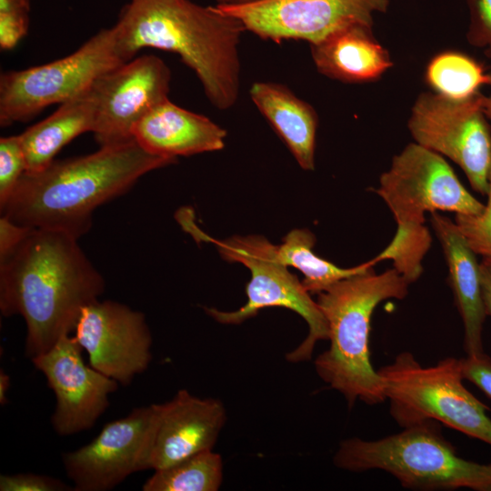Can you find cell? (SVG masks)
I'll use <instances>...</instances> for the list:
<instances>
[{
	"label": "cell",
	"mask_w": 491,
	"mask_h": 491,
	"mask_svg": "<svg viewBox=\"0 0 491 491\" xmlns=\"http://www.w3.org/2000/svg\"><path fill=\"white\" fill-rule=\"evenodd\" d=\"M77 240L59 230L29 228L0 258V311L24 318L30 359L75 331L84 307L105 291L103 276Z\"/></svg>",
	"instance_id": "obj_1"
},
{
	"label": "cell",
	"mask_w": 491,
	"mask_h": 491,
	"mask_svg": "<svg viewBox=\"0 0 491 491\" xmlns=\"http://www.w3.org/2000/svg\"><path fill=\"white\" fill-rule=\"evenodd\" d=\"M175 162L148 153L135 139L54 160L39 172L23 175L0 206L1 215L26 227L79 238L90 229L98 206L125 194L145 174Z\"/></svg>",
	"instance_id": "obj_2"
},
{
	"label": "cell",
	"mask_w": 491,
	"mask_h": 491,
	"mask_svg": "<svg viewBox=\"0 0 491 491\" xmlns=\"http://www.w3.org/2000/svg\"><path fill=\"white\" fill-rule=\"evenodd\" d=\"M114 28L125 61L143 48L175 53L195 73L214 106L227 109L236 102L238 44L246 31L238 19L189 0H130Z\"/></svg>",
	"instance_id": "obj_3"
},
{
	"label": "cell",
	"mask_w": 491,
	"mask_h": 491,
	"mask_svg": "<svg viewBox=\"0 0 491 491\" xmlns=\"http://www.w3.org/2000/svg\"><path fill=\"white\" fill-rule=\"evenodd\" d=\"M377 195L396 222L389 245L374 259L391 260L409 284L423 273V259L432 244L426 214L437 211L476 215L485 205L460 182L445 158L416 143L407 145L392 159L379 179Z\"/></svg>",
	"instance_id": "obj_4"
},
{
	"label": "cell",
	"mask_w": 491,
	"mask_h": 491,
	"mask_svg": "<svg viewBox=\"0 0 491 491\" xmlns=\"http://www.w3.org/2000/svg\"><path fill=\"white\" fill-rule=\"evenodd\" d=\"M410 284L394 267L342 279L317 294L328 326L327 350L315 360L318 376L342 394L351 407L386 400L383 381L370 360L371 317L383 301L403 299Z\"/></svg>",
	"instance_id": "obj_5"
},
{
	"label": "cell",
	"mask_w": 491,
	"mask_h": 491,
	"mask_svg": "<svg viewBox=\"0 0 491 491\" xmlns=\"http://www.w3.org/2000/svg\"><path fill=\"white\" fill-rule=\"evenodd\" d=\"M334 465L350 472L379 469L410 489L466 487L491 491V464H479L456 455L442 435L438 422L428 420L377 440H343Z\"/></svg>",
	"instance_id": "obj_6"
},
{
	"label": "cell",
	"mask_w": 491,
	"mask_h": 491,
	"mask_svg": "<svg viewBox=\"0 0 491 491\" xmlns=\"http://www.w3.org/2000/svg\"><path fill=\"white\" fill-rule=\"evenodd\" d=\"M377 373L401 427L434 420L491 446L488 407L464 386L460 359L446 357L426 367L402 352Z\"/></svg>",
	"instance_id": "obj_7"
},
{
	"label": "cell",
	"mask_w": 491,
	"mask_h": 491,
	"mask_svg": "<svg viewBox=\"0 0 491 491\" xmlns=\"http://www.w3.org/2000/svg\"><path fill=\"white\" fill-rule=\"evenodd\" d=\"M200 238L213 242L224 260L241 263L251 272L246 305L231 312L204 307L215 321L239 325L266 307L278 306L294 311L306 322L308 334L297 347L286 355L290 363L309 360L316 342L328 340V326L320 307L298 277L280 262L276 246L262 235H235L222 241L205 235Z\"/></svg>",
	"instance_id": "obj_8"
},
{
	"label": "cell",
	"mask_w": 491,
	"mask_h": 491,
	"mask_svg": "<svg viewBox=\"0 0 491 491\" xmlns=\"http://www.w3.org/2000/svg\"><path fill=\"white\" fill-rule=\"evenodd\" d=\"M114 26L102 29L61 59L0 76V125L25 122L54 104L89 89L103 75L126 63Z\"/></svg>",
	"instance_id": "obj_9"
},
{
	"label": "cell",
	"mask_w": 491,
	"mask_h": 491,
	"mask_svg": "<svg viewBox=\"0 0 491 491\" xmlns=\"http://www.w3.org/2000/svg\"><path fill=\"white\" fill-rule=\"evenodd\" d=\"M480 92L462 100L424 93L408 121L416 143L450 158L466 174L471 187L486 195L491 172V128Z\"/></svg>",
	"instance_id": "obj_10"
},
{
	"label": "cell",
	"mask_w": 491,
	"mask_h": 491,
	"mask_svg": "<svg viewBox=\"0 0 491 491\" xmlns=\"http://www.w3.org/2000/svg\"><path fill=\"white\" fill-rule=\"evenodd\" d=\"M388 5L389 0H256L215 6L263 39L313 45L353 25L372 27L374 14L385 13Z\"/></svg>",
	"instance_id": "obj_11"
},
{
	"label": "cell",
	"mask_w": 491,
	"mask_h": 491,
	"mask_svg": "<svg viewBox=\"0 0 491 491\" xmlns=\"http://www.w3.org/2000/svg\"><path fill=\"white\" fill-rule=\"evenodd\" d=\"M75 339L89 365L124 386L152 360V335L145 315L112 300H96L81 312Z\"/></svg>",
	"instance_id": "obj_12"
},
{
	"label": "cell",
	"mask_w": 491,
	"mask_h": 491,
	"mask_svg": "<svg viewBox=\"0 0 491 491\" xmlns=\"http://www.w3.org/2000/svg\"><path fill=\"white\" fill-rule=\"evenodd\" d=\"M171 72L155 55H146L114 68L92 85L96 103L93 134L100 146L134 139L135 125L168 98Z\"/></svg>",
	"instance_id": "obj_13"
},
{
	"label": "cell",
	"mask_w": 491,
	"mask_h": 491,
	"mask_svg": "<svg viewBox=\"0 0 491 491\" xmlns=\"http://www.w3.org/2000/svg\"><path fill=\"white\" fill-rule=\"evenodd\" d=\"M83 348L65 334L47 352L31 359L55 396L51 424L56 434L71 436L94 426L109 406L119 383L85 365Z\"/></svg>",
	"instance_id": "obj_14"
},
{
	"label": "cell",
	"mask_w": 491,
	"mask_h": 491,
	"mask_svg": "<svg viewBox=\"0 0 491 491\" xmlns=\"http://www.w3.org/2000/svg\"><path fill=\"white\" fill-rule=\"evenodd\" d=\"M154 415V404L134 408L106 423L88 444L62 454L67 477L76 491H106L142 471V456Z\"/></svg>",
	"instance_id": "obj_15"
},
{
	"label": "cell",
	"mask_w": 491,
	"mask_h": 491,
	"mask_svg": "<svg viewBox=\"0 0 491 491\" xmlns=\"http://www.w3.org/2000/svg\"><path fill=\"white\" fill-rule=\"evenodd\" d=\"M226 422L216 398H200L186 389L169 401L154 404V415L142 456V470H158L212 450Z\"/></svg>",
	"instance_id": "obj_16"
},
{
	"label": "cell",
	"mask_w": 491,
	"mask_h": 491,
	"mask_svg": "<svg viewBox=\"0 0 491 491\" xmlns=\"http://www.w3.org/2000/svg\"><path fill=\"white\" fill-rule=\"evenodd\" d=\"M226 132L205 115L184 109L168 98L135 126L134 139L148 153L174 158L221 150Z\"/></svg>",
	"instance_id": "obj_17"
},
{
	"label": "cell",
	"mask_w": 491,
	"mask_h": 491,
	"mask_svg": "<svg viewBox=\"0 0 491 491\" xmlns=\"http://www.w3.org/2000/svg\"><path fill=\"white\" fill-rule=\"evenodd\" d=\"M432 227L440 242L448 268L449 284L464 326V350L475 356L483 350L486 312L481 291L480 263L455 222L431 213Z\"/></svg>",
	"instance_id": "obj_18"
},
{
	"label": "cell",
	"mask_w": 491,
	"mask_h": 491,
	"mask_svg": "<svg viewBox=\"0 0 491 491\" xmlns=\"http://www.w3.org/2000/svg\"><path fill=\"white\" fill-rule=\"evenodd\" d=\"M311 53L320 73L345 82L376 79L392 65L387 51L373 37L372 27L360 25L311 45Z\"/></svg>",
	"instance_id": "obj_19"
},
{
	"label": "cell",
	"mask_w": 491,
	"mask_h": 491,
	"mask_svg": "<svg viewBox=\"0 0 491 491\" xmlns=\"http://www.w3.org/2000/svg\"><path fill=\"white\" fill-rule=\"evenodd\" d=\"M256 106L286 145L299 165L314 169L317 115L313 107L286 86L256 82L250 88Z\"/></svg>",
	"instance_id": "obj_20"
},
{
	"label": "cell",
	"mask_w": 491,
	"mask_h": 491,
	"mask_svg": "<svg viewBox=\"0 0 491 491\" xmlns=\"http://www.w3.org/2000/svg\"><path fill=\"white\" fill-rule=\"evenodd\" d=\"M95 117L96 103L91 86L20 134L25 173L43 170L65 145L83 133L93 132Z\"/></svg>",
	"instance_id": "obj_21"
},
{
	"label": "cell",
	"mask_w": 491,
	"mask_h": 491,
	"mask_svg": "<svg viewBox=\"0 0 491 491\" xmlns=\"http://www.w3.org/2000/svg\"><path fill=\"white\" fill-rule=\"evenodd\" d=\"M315 244L316 236L311 231L294 229L276 246L280 262L304 275L302 285L310 294H319L342 279L369 272L376 264L373 258L357 266L341 268L317 256L312 250Z\"/></svg>",
	"instance_id": "obj_22"
},
{
	"label": "cell",
	"mask_w": 491,
	"mask_h": 491,
	"mask_svg": "<svg viewBox=\"0 0 491 491\" xmlns=\"http://www.w3.org/2000/svg\"><path fill=\"white\" fill-rule=\"evenodd\" d=\"M221 456L205 450L170 466L155 470L142 486L143 491H217L223 482Z\"/></svg>",
	"instance_id": "obj_23"
},
{
	"label": "cell",
	"mask_w": 491,
	"mask_h": 491,
	"mask_svg": "<svg viewBox=\"0 0 491 491\" xmlns=\"http://www.w3.org/2000/svg\"><path fill=\"white\" fill-rule=\"evenodd\" d=\"M426 78L437 94L455 100L468 98L489 83V74L477 61L457 52L435 56L427 66Z\"/></svg>",
	"instance_id": "obj_24"
},
{
	"label": "cell",
	"mask_w": 491,
	"mask_h": 491,
	"mask_svg": "<svg viewBox=\"0 0 491 491\" xmlns=\"http://www.w3.org/2000/svg\"><path fill=\"white\" fill-rule=\"evenodd\" d=\"M487 203L476 215L456 214L455 223L469 247L484 257H491V172Z\"/></svg>",
	"instance_id": "obj_25"
},
{
	"label": "cell",
	"mask_w": 491,
	"mask_h": 491,
	"mask_svg": "<svg viewBox=\"0 0 491 491\" xmlns=\"http://www.w3.org/2000/svg\"><path fill=\"white\" fill-rule=\"evenodd\" d=\"M25 170V159L19 135L1 137L0 206L11 196Z\"/></svg>",
	"instance_id": "obj_26"
},
{
	"label": "cell",
	"mask_w": 491,
	"mask_h": 491,
	"mask_svg": "<svg viewBox=\"0 0 491 491\" xmlns=\"http://www.w3.org/2000/svg\"><path fill=\"white\" fill-rule=\"evenodd\" d=\"M30 0H0V48L11 50L27 34Z\"/></svg>",
	"instance_id": "obj_27"
},
{
	"label": "cell",
	"mask_w": 491,
	"mask_h": 491,
	"mask_svg": "<svg viewBox=\"0 0 491 491\" xmlns=\"http://www.w3.org/2000/svg\"><path fill=\"white\" fill-rule=\"evenodd\" d=\"M470 12L468 42L491 59V0H467Z\"/></svg>",
	"instance_id": "obj_28"
},
{
	"label": "cell",
	"mask_w": 491,
	"mask_h": 491,
	"mask_svg": "<svg viewBox=\"0 0 491 491\" xmlns=\"http://www.w3.org/2000/svg\"><path fill=\"white\" fill-rule=\"evenodd\" d=\"M60 479L34 473L0 476L1 491H65L71 490ZM74 490V489H73Z\"/></svg>",
	"instance_id": "obj_29"
},
{
	"label": "cell",
	"mask_w": 491,
	"mask_h": 491,
	"mask_svg": "<svg viewBox=\"0 0 491 491\" xmlns=\"http://www.w3.org/2000/svg\"><path fill=\"white\" fill-rule=\"evenodd\" d=\"M464 379L473 383L491 399V358L484 352L461 358Z\"/></svg>",
	"instance_id": "obj_30"
},
{
	"label": "cell",
	"mask_w": 491,
	"mask_h": 491,
	"mask_svg": "<svg viewBox=\"0 0 491 491\" xmlns=\"http://www.w3.org/2000/svg\"><path fill=\"white\" fill-rule=\"evenodd\" d=\"M6 216L0 217V258L6 256L25 235L28 229Z\"/></svg>",
	"instance_id": "obj_31"
},
{
	"label": "cell",
	"mask_w": 491,
	"mask_h": 491,
	"mask_svg": "<svg viewBox=\"0 0 491 491\" xmlns=\"http://www.w3.org/2000/svg\"><path fill=\"white\" fill-rule=\"evenodd\" d=\"M480 281L485 312L491 316V266L483 260L480 263Z\"/></svg>",
	"instance_id": "obj_32"
},
{
	"label": "cell",
	"mask_w": 491,
	"mask_h": 491,
	"mask_svg": "<svg viewBox=\"0 0 491 491\" xmlns=\"http://www.w3.org/2000/svg\"><path fill=\"white\" fill-rule=\"evenodd\" d=\"M11 385L10 376L4 371H0V403L5 405L7 403L6 393Z\"/></svg>",
	"instance_id": "obj_33"
},
{
	"label": "cell",
	"mask_w": 491,
	"mask_h": 491,
	"mask_svg": "<svg viewBox=\"0 0 491 491\" xmlns=\"http://www.w3.org/2000/svg\"><path fill=\"white\" fill-rule=\"evenodd\" d=\"M488 85L491 86V73H489ZM482 108L487 120L491 121V95L489 96H486L484 95H482Z\"/></svg>",
	"instance_id": "obj_34"
},
{
	"label": "cell",
	"mask_w": 491,
	"mask_h": 491,
	"mask_svg": "<svg viewBox=\"0 0 491 491\" xmlns=\"http://www.w3.org/2000/svg\"><path fill=\"white\" fill-rule=\"evenodd\" d=\"M219 5H238L251 3L256 0H216Z\"/></svg>",
	"instance_id": "obj_35"
},
{
	"label": "cell",
	"mask_w": 491,
	"mask_h": 491,
	"mask_svg": "<svg viewBox=\"0 0 491 491\" xmlns=\"http://www.w3.org/2000/svg\"><path fill=\"white\" fill-rule=\"evenodd\" d=\"M483 261L491 266V257H484Z\"/></svg>",
	"instance_id": "obj_36"
}]
</instances>
